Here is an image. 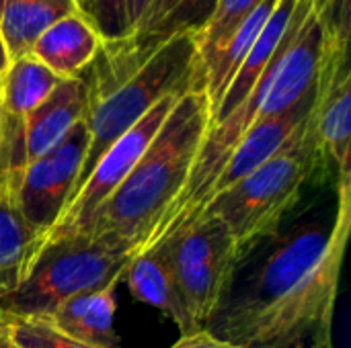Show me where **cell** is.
I'll use <instances>...</instances> for the list:
<instances>
[{"instance_id": "1", "label": "cell", "mask_w": 351, "mask_h": 348, "mask_svg": "<svg viewBox=\"0 0 351 348\" xmlns=\"http://www.w3.org/2000/svg\"><path fill=\"white\" fill-rule=\"evenodd\" d=\"M331 224L308 219L255 246L206 330L241 348H333V316L351 230V180Z\"/></svg>"}, {"instance_id": "2", "label": "cell", "mask_w": 351, "mask_h": 348, "mask_svg": "<svg viewBox=\"0 0 351 348\" xmlns=\"http://www.w3.org/2000/svg\"><path fill=\"white\" fill-rule=\"evenodd\" d=\"M206 92H185L125 180L80 232L138 254L181 195L210 127Z\"/></svg>"}, {"instance_id": "3", "label": "cell", "mask_w": 351, "mask_h": 348, "mask_svg": "<svg viewBox=\"0 0 351 348\" xmlns=\"http://www.w3.org/2000/svg\"><path fill=\"white\" fill-rule=\"evenodd\" d=\"M189 90H202L195 33H185L173 39L132 76L123 78L99 96L88 98L84 111L88 148L72 197L115 139L136 125L158 101L169 94H183Z\"/></svg>"}, {"instance_id": "4", "label": "cell", "mask_w": 351, "mask_h": 348, "mask_svg": "<svg viewBox=\"0 0 351 348\" xmlns=\"http://www.w3.org/2000/svg\"><path fill=\"white\" fill-rule=\"evenodd\" d=\"M311 178L313 152L302 127L280 154L237 185L214 195L202 215L224 224L243 260L255 246L282 230L286 215L300 201L302 189Z\"/></svg>"}, {"instance_id": "5", "label": "cell", "mask_w": 351, "mask_h": 348, "mask_svg": "<svg viewBox=\"0 0 351 348\" xmlns=\"http://www.w3.org/2000/svg\"><path fill=\"white\" fill-rule=\"evenodd\" d=\"M134 254L101 238L84 234L45 242L25 281L0 299V314L14 318H47L64 302L121 281Z\"/></svg>"}, {"instance_id": "6", "label": "cell", "mask_w": 351, "mask_h": 348, "mask_svg": "<svg viewBox=\"0 0 351 348\" xmlns=\"http://www.w3.org/2000/svg\"><path fill=\"white\" fill-rule=\"evenodd\" d=\"M154 246L165 250L183 304L197 328L206 330L241 265L232 236L220 219L202 215Z\"/></svg>"}, {"instance_id": "7", "label": "cell", "mask_w": 351, "mask_h": 348, "mask_svg": "<svg viewBox=\"0 0 351 348\" xmlns=\"http://www.w3.org/2000/svg\"><path fill=\"white\" fill-rule=\"evenodd\" d=\"M218 0H152L136 25L119 41L101 45L95 59L78 76L86 101L109 90L140 70L158 49L185 33H199Z\"/></svg>"}, {"instance_id": "8", "label": "cell", "mask_w": 351, "mask_h": 348, "mask_svg": "<svg viewBox=\"0 0 351 348\" xmlns=\"http://www.w3.org/2000/svg\"><path fill=\"white\" fill-rule=\"evenodd\" d=\"M350 41L325 35V51L315 80L313 107L304 133L313 152V178H331L335 187L351 180Z\"/></svg>"}, {"instance_id": "9", "label": "cell", "mask_w": 351, "mask_h": 348, "mask_svg": "<svg viewBox=\"0 0 351 348\" xmlns=\"http://www.w3.org/2000/svg\"><path fill=\"white\" fill-rule=\"evenodd\" d=\"M183 94H169L162 101H158L136 125H132L119 139H115L107 148V152L99 158V162L90 170L84 185L76 191V195L66 205L58 226L51 230L45 242L60 236L80 234L86 228V224L97 213V209L125 180V176L136 166L140 156L146 152V148L162 127L165 119L169 117L171 109Z\"/></svg>"}, {"instance_id": "10", "label": "cell", "mask_w": 351, "mask_h": 348, "mask_svg": "<svg viewBox=\"0 0 351 348\" xmlns=\"http://www.w3.org/2000/svg\"><path fill=\"white\" fill-rule=\"evenodd\" d=\"M88 148V129L84 119L78 121L68 135L47 154L33 160L16 189L14 203L27 224L45 238L58 226L80 174Z\"/></svg>"}, {"instance_id": "11", "label": "cell", "mask_w": 351, "mask_h": 348, "mask_svg": "<svg viewBox=\"0 0 351 348\" xmlns=\"http://www.w3.org/2000/svg\"><path fill=\"white\" fill-rule=\"evenodd\" d=\"M86 94L80 78L60 84L25 119V168L53 150L68 131L84 119Z\"/></svg>"}, {"instance_id": "12", "label": "cell", "mask_w": 351, "mask_h": 348, "mask_svg": "<svg viewBox=\"0 0 351 348\" xmlns=\"http://www.w3.org/2000/svg\"><path fill=\"white\" fill-rule=\"evenodd\" d=\"M121 279L128 283L132 295L138 302L156 308L167 318H171L181 330V336L202 330L197 328L187 306L183 304V297L175 283L173 269L160 246H152L148 250L134 254Z\"/></svg>"}, {"instance_id": "13", "label": "cell", "mask_w": 351, "mask_h": 348, "mask_svg": "<svg viewBox=\"0 0 351 348\" xmlns=\"http://www.w3.org/2000/svg\"><path fill=\"white\" fill-rule=\"evenodd\" d=\"M103 41L76 10L56 21L31 47V53L62 80L78 78L99 53Z\"/></svg>"}, {"instance_id": "14", "label": "cell", "mask_w": 351, "mask_h": 348, "mask_svg": "<svg viewBox=\"0 0 351 348\" xmlns=\"http://www.w3.org/2000/svg\"><path fill=\"white\" fill-rule=\"evenodd\" d=\"M296 6H298V0H280L278 2L276 10L271 12L269 21L265 23L257 41L253 43L247 57L239 66L234 78L230 80L228 88L224 90L220 103L212 111L210 123H216V121L224 119L226 115H230L253 92L259 78L263 76V72L271 64L274 55L278 53V49H280V45H282V41H284V37L292 25Z\"/></svg>"}, {"instance_id": "15", "label": "cell", "mask_w": 351, "mask_h": 348, "mask_svg": "<svg viewBox=\"0 0 351 348\" xmlns=\"http://www.w3.org/2000/svg\"><path fill=\"white\" fill-rule=\"evenodd\" d=\"M117 285L119 281L80 293L64 302L45 320L80 343L99 348H117V334L113 328Z\"/></svg>"}, {"instance_id": "16", "label": "cell", "mask_w": 351, "mask_h": 348, "mask_svg": "<svg viewBox=\"0 0 351 348\" xmlns=\"http://www.w3.org/2000/svg\"><path fill=\"white\" fill-rule=\"evenodd\" d=\"M41 246L43 236L27 224L12 195L0 191V299L25 281Z\"/></svg>"}, {"instance_id": "17", "label": "cell", "mask_w": 351, "mask_h": 348, "mask_svg": "<svg viewBox=\"0 0 351 348\" xmlns=\"http://www.w3.org/2000/svg\"><path fill=\"white\" fill-rule=\"evenodd\" d=\"M72 10L74 0H0V35L8 62L29 55L41 33Z\"/></svg>"}, {"instance_id": "18", "label": "cell", "mask_w": 351, "mask_h": 348, "mask_svg": "<svg viewBox=\"0 0 351 348\" xmlns=\"http://www.w3.org/2000/svg\"><path fill=\"white\" fill-rule=\"evenodd\" d=\"M280 0H261V4L249 14V18L234 31V35L226 41L222 51L216 55V59L206 68L202 74V90L208 96L210 103V115L220 103L224 90L228 88L230 80L234 78L239 66L247 57L249 49L257 41L259 33L263 31L265 23L269 21L271 12L276 10Z\"/></svg>"}, {"instance_id": "19", "label": "cell", "mask_w": 351, "mask_h": 348, "mask_svg": "<svg viewBox=\"0 0 351 348\" xmlns=\"http://www.w3.org/2000/svg\"><path fill=\"white\" fill-rule=\"evenodd\" d=\"M53 72H49L33 55L19 57L8 64L0 76L2 115L25 121L27 115L60 84Z\"/></svg>"}, {"instance_id": "20", "label": "cell", "mask_w": 351, "mask_h": 348, "mask_svg": "<svg viewBox=\"0 0 351 348\" xmlns=\"http://www.w3.org/2000/svg\"><path fill=\"white\" fill-rule=\"evenodd\" d=\"M261 4V0H218L212 16L197 33V51H199V86L202 74L222 51L226 41L234 31L249 18V14Z\"/></svg>"}, {"instance_id": "21", "label": "cell", "mask_w": 351, "mask_h": 348, "mask_svg": "<svg viewBox=\"0 0 351 348\" xmlns=\"http://www.w3.org/2000/svg\"><path fill=\"white\" fill-rule=\"evenodd\" d=\"M2 320L8 338L16 348H99L68 336L45 318H14L2 314Z\"/></svg>"}, {"instance_id": "22", "label": "cell", "mask_w": 351, "mask_h": 348, "mask_svg": "<svg viewBox=\"0 0 351 348\" xmlns=\"http://www.w3.org/2000/svg\"><path fill=\"white\" fill-rule=\"evenodd\" d=\"M76 8L97 31L103 45L125 37L128 33L125 0H78Z\"/></svg>"}, {"instance_id": "23", "label": "cell", "mask_w": 351, "mask_h": 348, "mask_svg": "<svg viewBox=\"0 0 351 348\" xmlns=\"http://www.w3.org/2000/svg\"><path fill=\"white\" fill-rule=\"evenodd\" d=\"M171 348H241L232 343H226L218 336H214L210 330H195L191 334L181 336Z\"/></svg>"}, {"instance_id": "24", "label": "cell", "mask_w": 351, "mask_h": 348, "mask_svg": "<svg viewBox=\"0 0 351 348\" xmlns=\"http://www.w3.org/2000/svg\"><path fill=\"white\" fill-rule=\"evenodd\" d=\"M152 0H125V18H128V31L136 25V21L144 14V10L150 6Z\"/></svg>"}, {"instance_id": "25", "label": "cell", "mask_w": 351, "mask_h": 348, "mask_svg": "<svg viewBox=\"0 0 351 348\" xmlns=\"http://www.w3.org/2000/svg\"><path fill=\"white\" fill-rule=\"evenodd\" d=\"M0 348H16L14 345H12V340L8 338V334H6V328H4L2 314H0Z\"/></svg>"}, {"instance_id": "26", "label": "cell", "mask_w": 351, "mask_h": 348, "mask_svg": "<svg viewBox=\"0 0 351 348\" xmlns=\"http://www.w3.org/2000/svg\"><path fill=\"white\" fill-rule=\"evenodd\" d=\"M8 55H6V49H4V41H2V35H0V76L4 74V70L8 68Z\"/></svg>"}, {"instance_id": "27", "label": "cell", "mask_w": 351, "mask_h": 348, "mask_svg": "<svg viewBox=\"0 0 351 348\" xmlns=\"http://www.w3.org/2000/svg\"><path fill=\"white\" fill-rule=\"evenodd\" d=\"M0 119H2V92H0Z\"/></svg>"}, {"instance_id": "28", "label": "cell", "mask_w": 351, "mask_h": 348, "mask_svg": "<svg viewBox=\"0 0 351 348\" xmlns=\"http://www.w3.org/2000/svg\"><path fill=\"white\" fill-rule=\"evenodd\" d=\"M313 2H315V6H321L323 4V0H313Z\"/></svg>"}, {"instance_id": "29", "label": "cell", "mask_w": 351, "mask_h": 348, "mask_svg": "<svg viewBox=\"0 0 351 348\" xmlns=\"http://www.w3.org/2000/svg\"><path fill=\"white\" fill-rule=\"evenodd\" d=\"M76 2H78V0H74V4H76Z\"/></svg>"}]
</instances>
